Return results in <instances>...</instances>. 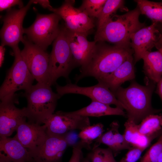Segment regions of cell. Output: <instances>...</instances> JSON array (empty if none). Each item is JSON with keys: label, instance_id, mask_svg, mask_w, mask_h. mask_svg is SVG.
I'll list each match as a JSON object with an SVG mask.
<instances>
[{"label": "cell", "instance_id": "cell-1", "mask_svg": "<svg viewBox=\"0 0 162 162\" xmlns=\"http://www.w3.org/2000/svg\"><path fill=\"white\" fill-rule=\"evenodd\" d=\"M134 52L130 47L110 45L104 42H96L88 62L80 69L75 80L78 82L87 77L100 80L117 68Z\"/></svg>", "mask_w": 162, "mask_h": 162}, {"label": "cell", "instance_id": "cell-2", "mask_svg": "<svg viewBox=\"0 0 162 162\" xmlns=\"http://www.w3.org/2000/svg\"><path fill=\"white\" fill-rule=\"evenodd\" d=\"M147 81L146 85L143 86L133 80L128 87L121 86L113 92L124 106L128 118L137 124L148 116L158 111L154 109L151 104L155 84Z\"/></svg>", "mask_w": 162, "mask_h": 162}, {"label": "cell", "instance_id": "cell-3", "mask_svg": "<svg viewBox=\"0 0 162 162\" xmlns=\"http://www.w3.org/2000/svg\"><path fill=\"white\" fill-rule=\"evenodd\" d=\"M140 12L137 7L125 14H113L101 27L97 29L94 41L108 42L115 45L130 47L131 35L145 26L139 20Z\"/></svg>", "mask_w": 162, "mask_h": 162}, {"label": "cell", "instance_id": "cell-4", "mask_svg": "<svg viewBox=\"0 0 162 162\" xmlns=\"http://www.w3.org/2000/svg\"><path fill=\"white\" fill-rule=\"evenodd\" d=\"M28 121L40 124L54 113L58 100L61 97L48 84L38 82L25 91Z\"/></svg>", "mask_w": 162, "mask_h": 162}, {"label": "cell", "instance_id": "cell-5", "mask_svg": "<svg viewBox=\"0 0 162 162\" xmlns=\"http://www.w3.org/2000/svg\"><path fill=\"white\" fill-rule=\"evenodd\" d=\"M76 67L64 24L61 26L59 32L53 42L50 54L48 84L51 86L62 77L68 79L70 72Z\"/></svg>", "mask_w": 162, "mask_h": 162}, {"label": "cell", "instance_id": "cell-6", "mask_svg": "<svg viewBox=\"0 0 162 162\" xmlns=\"http://www.w3.org/2000/svg\"><path fill=\"white\" fill-rule=\"evenodd\" d=\"M12 49L14 60L1 86V100L18 91L28 89L33 85L34 80L22 57L18 45Z\"/></svg>", "mask_w": 162, "mask_h": 162}, {"label": "cell", "instance_id": "cell-7", "mask_svg": "<svg viewBox=\"0 0 162 162\" xmlns=\"http://www.w3.org/2000/svg\"><path fill=\"white\" fill-rule=\"evenodd\" d=\"M61 19L53 13L38 14L33 23L29 27L24 28V33L29 40L46 50L58 36L61 27L59 22Z\"/></svg>", "mask_w": 162, "mask_h": 162}, {"label": "cell", "instance_id": "cell-8", "mask_svg": "<svg viewBox=\"0 0 162 162\" xmlns=\"http://www.w3.org/2000/svg\"><path fill=\"white\" fill-rule=\"evenodd\" d=\"M32 3V0H30L22 8L7 10L6 14L2 19L3 24L0 31L1 45L9 46L12 48L18 45L20 42L23 41V20Z\"/></svg>", "mask_w": 162, "mask_h": 162}, {"label": "cell", "instance_id": "cell-9", "mask_svg": "<svg viewBox=\"0 0 162 162\" xmlns=\"http://www.w3.org/2000/svg\"><path fill=\"white\" fill-rule=\"evenodd\" d=\"M22 42L24 47L21 55L31 74L38 82L48 84L50 54L26 36Z\"/></svg>", "mask_w": 162, "mask_h": 162}, {"label": "cell", "instance_id": "cell-10", "mask_svg": "<svg viewBox=\"0 0 162 162\" xmlns=\"http://www.w3.org/2000/svg\"><path fill=\"white\" fill-rule=\"evenodd\" d=\"M74 0H65L58 8L49 9L58 15L64 21L66 28L72 31L88 34L94 27L93 19L79 8H75Z\"/></svg>", "mask_w": 162, "mask_h": 162}, {"label": "cell", "instance_id": "cell-11", "mask_svg": "<svg viewBox=\"0 0 162 162\" xmlns=\"http://www.w3.org/2000/svg\"><path fill=\"white\" fill-rule=\"evenodd\" d=\"M1 100L0 137H9L27 117L26 107L20 109L15 106L19 103L16 93Z\"/></svg>", "mask_w": 162, "mask_h": 162}, {"label": "cell", "instance_id": "cell-12", "mask_svg": "<svg viewBox=\"0 0 162 162\" xmlns=\"http://www.w3.org/2000/svg\"><path fill=\"white\" fill-rule=\"evenodd\" d=\"M57 93L61 97L67 94H81L90 98L92 101L99 102L108 105H115L124 109L123 105L117 100L113 93L104 83L98 82L88 87H81L76 84L69 83L64 86L56 85Z\"/></svg>", "mask_w": 162, "mask_h": 162}, {"label": "cell", "instance_id": "cell-13", "mask_svg": "<svg viewBox=\"0 0 162 162\" xmlns=\"http://www.w3.org/2000/svg\"><path fill=\"white\" fill-rule=\"evenodd\" d=\"M48 134L63 135L75 130H81L91 125L88 117L57 111L43 122Z\"/></svg>", "mask_w": 162, "mask_h": 162}, {"label": "cell", "instance_id": "cell-14", "mask_svg": "<svg viewBox=\"0 0 162 162\" xmlns=\"http://www.w3.org/2000/svg\"><path fill=\"white\" fill-rule=\"evenodd\" d=\"M157 23L144 26L132 34L130 37V46L134 54L135 63L142 58L146 51L155 47L159 49L162 45V34L158 28Z\"/></svg>", "mask_w": 162, "mask_h": 162}, {"label": "cell", "instance_id": "cell-15", "mask_svg": "<svg viewBox=\"0 0 162 162\" xmlns=\"http://www.w3.org/2000/svg\"><path fill=\"white\" fill-rule=\"evenodd\" d=\"M69 145L65 135L47 134L44 142L34 150L29 152L32 162H62L63 154Z\"/></svg>", "mask_w": 162, "mask_h": 162}, {"label": "cell", "instance_id": "cell-16", "mask_svg": "<svg viewBox=\"0 0 162 162\" xmlns=\"http://www.w3.org/2000/svg\"><path fill=\"white\" fill-rule=\"evenodd\" d=\"M66 28V27H65ZM69 47L75 63L80 69L83 68L91 58L96 42L87 39L88 34L73 32L66 28Z\"/></svg>", "mask_w": 162, "mask_h": 162}, {"label": "cell", "instance_id": "cell-17", "mask_svg": "<svg viewBox=\"0 0 162 162\" xmlns=\"http://www.w3.org/2000/svg\"><path fill=\"white\" fill-rule=\"evenodd\" d=\"M14 136L29 152L34 150L45 141L47 136L44 124L27 122L26 119L19 126Z\"/></svg>", "mask_w": 162, "mask_h": 162}, {"label": "cell", "instance_id": "cell-18", "mask_svg": "<svg viewBox=\"0 0 162 162\" xmlns=\"http://www.w3.org/2000/svg\"><path fill=\"white\" fill-rule=\"evenodd\" d=\"M134 58L130 56L114 71L98 82L106 85L112 92L124 82L132 81L135 77Z\"/></svg>", "mask_w": 162, "mask_h": 162}, {"label": "cell", "instance_id": "cell-19", "mask_svg": "<svg viewBox=\"0 0 162 162\" xmlns=\"http://www.w3.org/2000/svg\"><path fill=\"white\" fill-rule=\"evenodd\" d=\"M0 154L10 162H32L28 149L14 136L0 137Z\"/></svg>", "mask_w": 162, "mask_h": 162}, {"label": "cell", "instance_id": "cell-20", "mask_svg": "<svg viewBox=\"0 0 162 162\" xmlns=\"http://www.w3.org/2000/svg\"><path fill=\"white\" fill-rule=\"evenodd\" d=\"M109 129L96 139L92 148L98 147L101 144L107 146L116 155L122 150L129 149L131 147L118 131L119 124L114 121L110 124Z\"/></svg>", "mask_w": 162, "mask_h": 162}, {"label": "cell", "instance_id": "cell-21", "mask_svg": "<svg viewBox=\"0 0 162 162\" xmlns=\"http://www.w3.org/2000/svg\"><path fill=\"white\" fill-rule=\"evenodd\" d=\"M143 69L147 80L154 84L162 76V45L158 50L146 51L143 54Z\"/></svg>", "mask_w": 162, "mask_h": 162}, {"label": "cell", "instance_id": "cell-22", "mask_svg": "<svg viewBox=\"0 0 162 162\" xmlns=\"http://www.w3.org/2000/svg\"><path fill=\"white\" fill-rule=\"evenodd\" d=\"M123 110L119 107H112L109 105L99 102L92 101L91 103L87 106L70 112L72 114L88 117H99L110 115L125 116L126 114Z\"/></svg>", "mask_w": 162, "mask_h": 162}, {"label": "cell", "instance_id": "cell-23", "mask_svg": "<svg viewBox=\"0 0 162 162\" xmlns=\"http://www.w3.org/2000/svg\"><path fill=\"white\" fill-rule=\"evenodd\" d=\"M124 126L123 134L126 141L132 147L145 150L154 139L141 134L138 129V124L133 120L128 118Z\"/></svg>", "mask_w": 162, "mask_h": 162}, {"label": "cell", "instance_id": "cell-24", "mask_svg": "<svg viewBox=\"0 0 162 162\" xmlns=\"http://www.w3.org/2000/svg\"><path fill=\"white\" fill-rule=\"evenodd\" d=\"M138 129L141 134L154 139L161 134L162 115L152 114L148 116L138 124Z\"/></svg>", "mask_w": 162, "mask_h": 162}, {"label": "cell", "instance_id": "cell-25", "mask_svg": "<svg viewBox=\"0 0 162 162\" xmlns=\"http://www.w3.org/2000/svg\"><path fill=\"white\" fill-rule=\"evenodd\" d=\"M140 14L146 16L153 22H162V2L147 0H135Z\"/></svg>", "mask_w": 162, "mask_h": 162}, {"label": "cell", "instance_id": "cell-26", "mask_svg": "<svg viewBox=\"0 0 162 162\" xmlns=\"http://www.w3.org/2000/svg\"><path fill=\"white\" fill-rule=\"evenodd\" d=\"M124 1L106 0L97 19V29L102 26L118 9L127 10L124 6Z\"/></svg>", "mask_w": 162, "mask_h": 162}, {"label": "cell", "instance_id": "cell-27", "mask_svg": "<svg viewBox=\"0 0 162 162\" xmlns=\"http://www.w3.org/2000/svg\"><path fill=\"white\" fill-rule=\"evenodd\" d=\"M104 131V126L101 123L90 125L81 130L78 134L80 142L84 148H90V145L99 137Z\"/></svg>", "mask_w": 162, "mask_h": 162}, {"label": "cell", "instance_id": "cell-28", "mask_svg": "<svg viewBox=\"0 0 162 162\" xmlns=\"http://www.w3.org/2000/svg\"><path fill=\"white\" fill-rule=\"evenodd\" d=\"M106 0H84L79 8L90 17H98Z\"/></svg>", "mask_w": 162, "mask_h": 162}, {"label": "cell", "instance_id": "cell-29", "mask_svg": "<svg viewBox=\"0 0 162 162\" xmlns=\"http://www.w3.org/2000/svg\"><path fill=\"white\" fill-rule=\"evenodd\" d=\"M114 155L109 148H104L98 147L92 148L88 159L90 162H116Z\"/></svg>", "mask_w": 162, "mask_h": 162}, {"label": "cell", "instance_id": "cell-30", "mask_svg": "<svg viewBox=\"0 0 162 162\" xmlns=\"http://www.w3.org/2000/svg\"><path fill=\"white\" fill-rule=\"evenodd\" d=\"M162 150V134L141 159L140 162H157Z\"/></svg>", "mask_w": 162, "mask_h": 162}, {"label": "cell", "instance_id": "cell-31", "mask_svg": "<svg viewBox=\"0 0 162 162\" xmlns=\"http://www.w3.org/2000/svg\"><path fill=\"white\" fill-rule=\"evenodd\" d=\"M144 150L138 148L132 147L119 162H136Z\"/></svg>", "mask_w": 162, "mask_h": 162}, {"label": "cell", "instance_id": "cell-32", "mask_svg": "<svg viewBox=\"0 0 162 162\" xmlns=\"http://www.w3.org/2000/svg\"><path fill=\"white\" fill-rule=\"evenodd\" d=\"M83 148H84V146L80 142L74 145L73 146L72 155L68 162H81Z\"/></svg>", "mask_w": 162, "mask_h": 162}, {"label": "cell", "instance_id": "cell-33", "mask_svg": "<svg viewBox=\"0 0 162 162\" xmlns=\"http://www.w3.org/2000/svg\"><path fill=\"white\" fill-rule=\"evenodd\" d=\"M17 5L20 8H23V4L22 1L20 0H0V11H2L5 10H8L11 7Z\"/></svg>", "mask_w": 162, "mask_h": 162}, {"label": "cell", "instance_id": "cell-34", "mask_svg": "<svg viewBox=\"0 0 162 162\" xmlns=\"http://www.w3.org/2000/svg\"><path fill=\"white\" fill-rule=\"evenodd\" d=\"M33 3L38 4L44 8H47L48 10L52 7L50 5V1L48 0H32Z\"/></svg>", "mask_w": 162, "mask_h": 162}, {"label": "cell", "instance_id": "cell-35", "mask_svg": "<svg viewBox=\"0 0 162 162\" xmlns=\"http://www.w3.org/2000/svg\"><path fill=\"white\" fill-rule=\"evenodd\" d=\"M157 84L156 92L159 96L162 102V76Z\"/></svg>", "mask_w": 162, "mask_h": 162}, {"label": "cell", "instance_id": "cell-36", "mask_svg": "<svg viewBox=\"0 0 162 162\" xmlns=\"http://www.w3.org/2000/svg\"><path fill=\"white\" fill-rule=\"evenodd\" d=\"M5 49L4 46L1 45L0 46V67H1L4 60Z\"/></svg>", "mask_w": 162, "mask_h": 162}, {"label": "cell", "instance_id": "cell-37", "mask_svg": "<svg viewBox=\"0 0 162 162\" xmlns=\"http://www.w3.org/2000/svg\"><path fill=\"white\" fill-rule=\"evenodd\" d=\"M0 162H10L5 158L3 155L0 154Z\"/></svg>", "mask_w": 162, "mask_h": 162}, {"label": "cell", "instance_id": "cell-38", "mask_svg": "<svg viewBox=\"0 0 162 162\" xmlns=\"http://www.w3.org/2000/svg\"><path fill=\"white\" fill-rule=\"evenodd\" d=\"M157 162H162V150L159 155Z\"/></svg>", "mask_w": 162, "mask_h": 162}, {"label": "cell", "instance_id": "cell-39", "mask_svg": "<svg viewBox=\"0 0 162 162\" xmlns=\"http://www.w3.org/2000/svg\"><path fill=\"white\" fill-rule=\"evenodd\" d=\"M81 162H90V161L88 158H86L82 160Z\"/></svg>", "mask_w": 162, "mask_h": 162}, {"label": "cell", "instance_id": "cell-40", "mask_svg": "<svg viewBox=\"0 0 162 162\" xmlns=\"http://www.w3.org/2000/svg\"><path fill=\"white\" fill-rule=\"evenodd\" d=\"M161 134H162V132H161Z\"/></svg>", "mask_w": 162, "mask_h": 162}]
</instances>
